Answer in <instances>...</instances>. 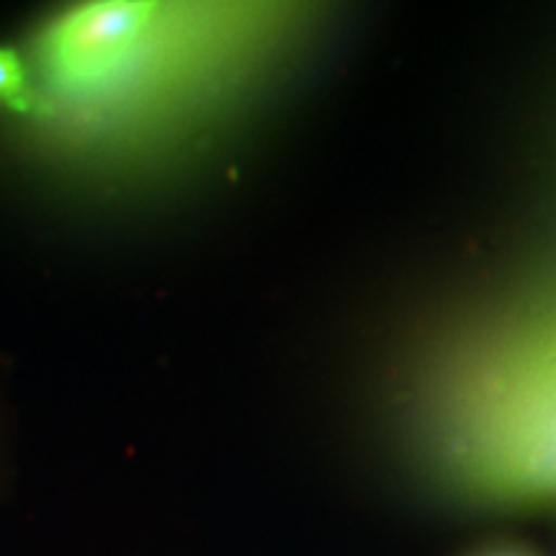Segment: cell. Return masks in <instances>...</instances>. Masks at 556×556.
<instances>
[{
  "instance_id": "1",
  "label": "cell",
  "mask_w": 556,
  "mask_h": 556,
  "mask_svg": "<svg viewBox=\"0 0 556 556\" xmlns=\"http://www.w3.org/2000/svg\"><path fill=\"white\" fill-rule=\"evenodd\" d=\"M148 3H93L70 13L47 37L50 67L67 83H96L114 73L152 26Z\"/></svg>"
},
{
  "instance_id": "2",
  "label": "cell",
  "mask_w": 556,
  "mask_h": 556,
  "mask_svg": "<svg viewBox=\"0 0 556 556\" xmlns=\"http://www.w3.org/2000/svg\"><path fill=\"white\" fill-rule=\"evenodd\" d=\"M0 106L18 111V114H37L39 99L26 83L24 65L18 54L0 50Z\"/></svg>"
},
{
  "instance_id": "3",
  "label": "cell",
  "mask_w": 556,
  "mask_h": 556,
  "mask_svg": "<svg viewBox=\"0 0 556 556\" xmlns=\"http://www.w3.org/2000/svg\"><path fill=\"white\" fill-rule=\"evenodd\" d=\"M482 556H533L523 552V548H497V552H490V554H482Z\"/></svg>"
}]
</instances>
